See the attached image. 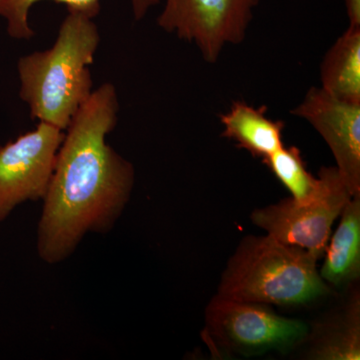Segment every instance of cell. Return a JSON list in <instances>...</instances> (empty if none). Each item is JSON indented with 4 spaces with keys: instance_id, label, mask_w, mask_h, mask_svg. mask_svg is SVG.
<instances>
[{
    "instance_id": "cell-1",
    "label": "cell",
    "mask_w": 360,
    "mask_h": 360,
    "mask_svg": "<svg viewBox=\"0 0 360 360\" xmlns=\"http://www.w3.org/2000/svg\"><path fill=\"white\" fill-rule=\"evenodd\" d=\"M118 111L115 86L105 82L65 130L37 229V252L45 264L68 259L90 232H110L129 202L134 165L106 142Z\"/></svg>"
},
{
    "instance_id": "cell-2",
    "label": "cell",
    "mask_w": 360,
    "mask_h": 360,
    "mask_svg": "<svg viewBox=\"0 0 360 360\" xmlns=\"http://www.w3.org/2000/svg\"><path fill=\"white\" fill-rule=\"evenodd\" d=\"M101 44L94 18L68 11L51 49L22 56L18 63L20 98L32 120L65 130L91 96L89 66Z\"/></svg>"
},
{
    "instance_id": "cell-3",
    "label": "cell",
    "mask_w": 360,
    "mask_h": 360,
    "mask_svg": "<svg viewBox=\"0 0 360 360\" xmlns=\"http://www.w3.org/2000/svg\"><path fill=\"white\" fill-rule=\"evenodd\" d=\"M314 255L271 236H248L221 274L217 295L238 302L302 309L333 295Z\"/></svg>"
},
{
    "instance_id": "cell-4",
    "label": "cell",
    "mask_w": 360,
    "mask_h": 360,
    "mask_svg": "<svg viewBox=\"0 0 360 360\" xmlns=\"http://www.w3.org/2000/svg\"><path fill=\"white\" fill-rule=\"evenodd\" d=\"M309 324L277 314L269 305L215 295L205 314L203 341L215 356H262L300 349Z\"/></svg>"
},
{
    "instance_id": "cell-5",
    "label": "cell",
    "mask_w": 360,
    "mask_h": 360,
    "mask_svg": "<svg viewBox=\"0 0 360 360\" xmlns=\"http://www.w3.org/2000/svg\"><path fill=\"white\" fill-rule=\"evenodd\" d=\"M321 189L314 200L297 202L284 198L251 213V222L267 236L284 245L297 246L314 255L324 257L331 229L352 198L335 167H321Z\"/></svg>"
},
{
    "instance_id": "cell-6",
    "label": "cell",
    "mask_w": 360,
    "mask_h": 360,
    "mask_svg": "<svg viewBox=\"0 0 360 360\" xmlns=\"http://www.w3.org/2000/svg\"><path fill=\"white\" fill-rule=\"evenodd\" d=\"M260 0H165L160 28L194 44L205 61L219 60L224 47L245 40Z\"/></svg>"
},
{
    "instance_id": "cell-7",
    "label": "cell",
    "mask_w": 360,
    "mask_h": 360,
    "mask_svg": "<svg viewBox=\"0 0 360 360\" xmlns=\"http://www.w3.org/2000/svg\"><path fill=\"white\" fill-rule=\"evenodd\" d=\"M63 137V130L39 122L0 146V222L21 203L44 200Z\"/></svg>"
},
{
    "instance_id": "cell-8",
    "label": "cell",
    "mask_w": 360,
    "mask_h": 360,
    "mask_svg": "<svg viewBox=\"0 0 360 360\" xmlns=\"http://www.w3.org/2000/svg\"><path fill=\"white\" fill-rule=\"evenodd\" d=\"M291 113L307 120L321 135L348 191L360 195V103L311 87Z\"/></svg>"
},
{
    "instance_id": "cell-9",
    "label": "cell",
    "mask_w": 360,
    "mask_h": 360,
    "mask_svg": "<svg viewBox=\"0 0 360 360\" xmlns=\"http://www.w3.org/2000/svg\"><path fill=\"white\" fill-rule=\"evenodd\" d=\"M338 309L309 324V335L302 345L305 359L311 360L360 359V297L359 283L347 288Z\"/></svg>"
},
{
    "instance_id": "cell-10",
    "label": "cell",
    "mask_w": 360,
    "mask_h": 360,
    "mask_svg": "<svg viewBox=\"0 0 360 360\" xmlns=\"http://www.w3.org/2000/svg\"><path fill=\"white\" fill-rule=\"evenodd\" d=\"M340 219L319 274L333 290H345L360 278V195L350 198Z\"/></svg>"
},
{
    "instance_id": "cell-11",
    "label": "cell",
    "mask_w": 360,
    "mask_h": 360,
    "mask_svg": "<svg viewBox=\"0 0 360 360\" xmlns=\"http://www.w3.org/2000/svg\"><path fill=\"white\" fill-rule=\"evenodd\" d=\"M266 106L255 108L245 101H234L227 112L219 115L224 125L221 136L236 141L253 158L262 160L283 148L285 123L266 117Z\"/></svg>"
},
{
    "instance_id": "cell-12",
    "label": "cell",
    "mask_w": 360,
    "mask_h": 360,
    "mask_svg": "<svg viewBox=\"0 0 360 360\" xmlns=\"http://www.w3.org/2000/svg\"><path fill=\"white\" fill-rule=\"evenodd\" d=\"M321 89L331 96L360 103V26L349 25L324 56Z\"/></svg>"
},
{
    "instance_id": "cell-13",
    "label": "cell",
    "mask_w": 360,
    "mask_h": 360,
    "mask_svg": "<svg viewBox=\"0 0 360 360\" xmlns=\"http://www.w3.org/2000/svg\"><path fill=\"white\" fill-rule=\"evenodd\" d=\"M44 0H0V16L7 21V32L15 39H30L35 35L28 22L30 9L37 2ZM56 4H65L68 11H78L96 18L101 13V0H51ZM160 0H130L134 18L141 20L151 7Z\"/></svg>"
},
{
    "instance_id": "cell-14",
    "label": "cell",
    "mask_w": 360,
    "mask_h": 360,
    "mask_svg": "<svg viewBox=\"0 0 360 360\" xmlns=\"http://www.w3.org/2000/svg\"><path fill=\"white\" fill-rule=\"evenodd\" d=\"M262 163L290 191V198L297 202L314 200L321 189V179L307 170L302 151L295 146H283L262 160Z\"/></svg>"
},
{
    "instance_id": "cell-15",
    "label": "cell",
    "mask_w": 360,
    "mask_h": 360,
    "mask_svg": "<svg viewBox=\"0 0 360 360\" xmlns=\"http://www.w3.org/2000/svg\"><path fill=\"white\" fill-rule=\"evenodd\" d=\"M349 25L360 26V0H345Z\"/></svg>"
}]
</instances>
